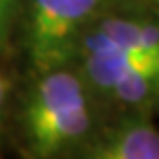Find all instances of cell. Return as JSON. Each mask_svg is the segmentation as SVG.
Returning a JSON list of instances; mask_svg holds the SVG:
<instances>
[{
	"label": "cell",
	"instance_id": "cell-1",
	"mask_svg": "<svg viewBox=\"0 0 159 159\" xmlns=\"http://www.w3.org/2000/svg\"><path fill=\"white\" fill-rule=\"evenodd\" d=\"M99 0H33L31 2L29 52L39 70L64 64L77 46L81 25L91 17Z\"/></svg>",
	"mask_w": 159,
	"mask_h": 159
},
{
	"label": "cell",
	"instance_id": "cell-2",
	"mask_svg": "<svg viewBox=\"0 0 159 159\" xmlns=\"http://www.w3.org/2000/svg\"><path fill=\"white\" fill-rule=\"evenodd\" d=\"M89 120L87 101L79 99L77 103L54 114L52 118L27 126V136L37 155H52L54 151L79 141L87 132Z\"/></svg>",
	"mask_w": 159,
	"mask_h": 159
},
{
	"label": "cell",
	"instance_id": "cell-3",
	"mask_svg": "<svg viewBox=\"0 0 159 159\" xmlns=\"http://www.w3.org/2000/svg\"><path fill=\"white\" fill-rule=\"evenodd\" d=\"M87 155L95 159H159V132L151 124H122L110 130Z\"/></svg>",
	"mask_w": 159,
	"mask_h": 159
},
{
	"label": "cell",
	"instance_id": "cell-4",
	"mask_svg": "<svg viewBox=\"0 0 159 159\" xmlns=\"http://www.w3.org/2000/svg\"><path fill=\"white\" fill-rule=\"evenodd\" d=\"M79 99H85L83 85L70 72H50L41 79L35 93L31 95V101L25 112L27 126L39 124L43 120L52 118L54 114L62 112L64 107L77 103Z\"/></svg>",
	"mask_w": 159,
	"mask_h": 159
},
{
	"label": "cell",
	"instance_id": "cell-5",
	"mask_svg": "<svg viewBox=\"0 0 159 159\" xmlns=\"http://www.w3.org/2000/svg\"><path fill=\"white\" fill-rule=\"evenodd\" d=\"M97 31L103 37H107L114 46L122 48L126 52L159 60V27L155 25L110 19L101 23Z\"/></svg>",
	"mask_w": 159,
	"mask_h": 159
},
{
	"label": "cell",
	"instance_id": "cell-6",
	"mask_svg": "<svg viewBox=\"0 0 159 159\" xmlns=\"http://www.w3.org/2000/svg\"><path fill=\"white\" fill-rule=\"evenodd\" d=\"M126 103H141L159 93V62H147L124 75L112 89Z\"/></svg>",
	"mask_w": 159,
	"mask_h": 159
},
{
	"label": "cell",
	"instance_id": "cell-7",
	"mask_svg": "<svg viewBox=\"0 0 159 159\" xmlns=\"http://www.w3.org/2000/svg\"><path fill=\"white\" fill-rule=\"evenodd\" d=\"M12 11V0H0V29L6 31L8 27V19Z\"/></svg>",
	"mask_w": 159,
	"mask_h": 159
},
{
	"label": "cell",
	"instance_id": "cell-8",
	"mask_svg": "<svg viewBox=\"0 0 159 159\" xmlns=\"http://www.w3.org/2000/svg\"><path fill=\"white\" fill-rule=\"evenodd\" d=\"M6 91H8V81H6V79L0 75V110H2V106H4Z\"/></svg>",
	"mask_w": 159,
	"mask_h": 159
},
{
	"label": "cell",
	"instance_id": "cell-9",
	"mask_svg": "<svg viewBox=\"0 0 159 159\" xmlns=\"http://www.w3.org/2000/svg\"><path fill=\"white\" fill-rule=\"evenodd\" d=\"M4 33H6V31H2V29H0V39H2V37H4Z\"/></svg>",
	"mask_w": 159,
	"mask_h": 159
}]
</instances>
